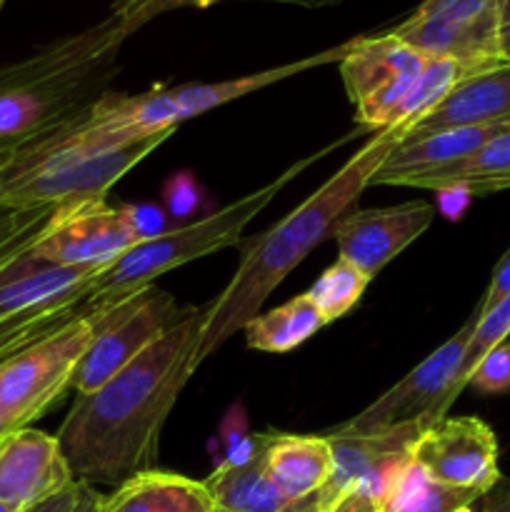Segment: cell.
<instances>
[{"label": "cell", "instance_id": "1", "mask_svg": "<svg viewBox=\"0 0 510 512\" xmlns=\"http://www.w3.org/2000/svg\"><path fill=\"white\" fill-rule=\"evenodd\" d=\"M205 323L208 303L193 305L128 368L95 393L78 395L55 433L75 483L118 488L155 470L165 420L200 365Z\"/></svg>", "mask_w": 510, "mask_h": 512}, {"label": "cell", "instance_id": "2", "mask_svg": "<svg viewBox=\"0 0 510 512\" xmlns=\"http://www.w3.org/2000/svg\"><path fill=\"white\" fill-rule=\"evenodd\" d=\"M403 135V125H390L375 133L293 213L243 243V255L230 283L220 290L218 298L208 300V323L198 353L200 363L260 313L265 298L288 278L295 265L308 258L310 250L333 238L335 225L355 208L363 190L373 183L375 170Z\"/></svg>", "mask_w": 510, "mask_h": 512}, {"label": "cell", "instance_id": "3", "mask_svg": "<svg viewBox=\"0 0 510 512\" xmlns=\"http://www.w3.org/2000/svg\"><path fill=\"white\" fill-rule=\"evenodd\" d=\"M130 28L118 13L0 65V160L98 100Z\"/></svg>", "mask_w": 510, "mask_h": 512}, {"label": "cell", "instance_id": "4", "mask_svg": "<svg viewBox=\"0 0 510 512\" xmlns=\"http://www.w3.org/2000/svg\"><path fill=\"white\" fill-rule=\"evenodd\" d=\"M345 140H340V143H345ZM340 143L328 145V148H323L320 153L298 160V163L290 165L288 170H283L278 178L270 180L268 185L258 188L255 193L238 198L235 203L223 205V208L218 210H210L203 218H195L185 225H175L173 230H168V233L160 235V238L145 240V243H138L135 248H130L123 258L115 260L110 268H105L103 273L95 278L93 290H90L85 305H88L90 310H105L110 308V305L118 303V300H125L128 295L138 293V290L148 288V285H155V278H160V275L168 273V270L180 268V265L190 263V260L203 258V255L218 253V250L230 248V245H238L245 225H248L260 210L268 208L270 200H273L295 175L303 173L308 165H313L315 160L323 158L325 153L338 148Z\"/></svg>", "mask_w": 510, "mask_h": 512}, {"label": "cell", "instance_id": "5", "mask_svg": "<svg viewBox=\"0 0 510 512\" xmlns=\"http://www.w3.org/2000/svg\"><path fill=\"white\" fill-rule=\"evenodd\" d=\"M353 48V40L335 48L323 50V53L308 55V58L293 60V63L278 65V68L260 70V73L240 75V78L218 80V83H185V85H155L138 95H113V113L123 128L138 138H150L160 133H175L180 123L208 110L220 108L230 100L245 98V95L263 90L268 85L280 83V80L295 78L305 70L320 68L328 63H340Z\"/></svg>", "mask_w": 510, "mask_h": 512}, {"label": "cell", "instance_id": "6", "mask_svg": "<svg viewBox=\"0 0 510 512\" xmlns=\"http://www.w3.org/2000/svg\"><path fill=\"white\" fill-rule=\"evenodd\" d=\"M93 338V315L85 308L60 328L33 340L0 363V413L28 428L60 395L73 388L75 370Z\"/></svg>", "mask_w": 510, "mask_h": 512}, {"label": "cell", "instance_id": "7", "mask_svg": "<svg viewBox=\"0 0 510 512\" xmlns=\"http://www.w3.org/2000/svg\"><path fill=\"white\" fill-rule=\"evenodd\" d=\"M190 310L193 305H178L168 290L155 285H148L105 310H90L93 338L75 370V393H95L100 385L108 383L113 375L143 355L150 345L158 343Z\"/></svg>", "mask_w": 510, "mask_h": 512}, {"label": "cell", "instance_id": "8", "mask_svg": "<svg viewBox=\"0 0 510 512\" xmlns=\"http://www.w3.org/2000/svg\"><path fill=\"white\" fill-rule=\"evenodd\" d=\"M478 308L468 320L435 348L423 363L415 365L403 380L385 390L378 400L340 425L345 433H380L403 425H435L448 418L450 405L463 393V363L470 335L478 323Z\"/></svg>", "mask_w": 510, "mask_h": 512}, {"label": "cell", "instance_id": "9", "mask_svg": "<svg viewBox=\"0 0 510 512\" xmlns=\"http://www.w3.org/2000/svg\"><path fill=\"white\" fill-rule=\"evenodd\" d=\"M390 33L428 58L455 60L468 73L503 63L498 0H423Z\"/></svg>", "mask_w": 510, "mask_h": 512}, {"label": "cell", "instance_id": "10", "mask_svg": "<svg viewBox=\"0 0 510 512\" xmlns=\"http://www.w3.org/2000/svg\"><path fill=\"white\" fill-rule=\"evenodd\" d=\"M425 65L428 55L410 48L393 33L353 38V48L340 60V75L360 128L380 133L395 125L400 105L418 83Z\"/></svg>", "mask_w": 510, "mask_h": 512}, {"label": "cell", "instance_id": "11", "mask_svg": "<svg viewBox=\"0 0 510 512\" xmlns=\"http://www.w3.org/2000/svg\"><path fill=\"white\" fill-rule=\"evenodd\" d=\"M425 430L428 425H403L380 433H345L335 428L325 435L333 450V475L320 490V508L328 510L353 490L383 505L405 468L413 465V450Z\"/></svg>", "mask_w": 510, "mask_h": 512}, {"label": "cell", "instance_id": "12", "mask_svg": "<svg viewBox=\"0 0 510 512\" xmlns=\"http://www.w3.org/2000/svg\"><path fill=\"white\" fill-rule=\"evenodd\" d=\"M138 240L130 233L120 205L105 198L60 205L50 228L30 248L35 258L65 268L105 270L123 258Z\"/></svg>", "mask_w": 510, "mask_h": 512}, {"label": "cell", "instance_id": "13", "mask_svg": "<svg viewBox=\"0 0 510 512\" xmlns=\"http://www.w3.org/2000/svg\"><path fill=\"white\" fill-rule=\"evenodd\" d=\"M415 465L435 483L488 495L503 480L498 468V440L480 418H443L420 435Z\"/></svg>", "mask_w": 510, "mask_h": 512}, {"label": "cell", "instance_id": "14", "mask_svg": "<svg viewBox=\"0 0 510 512\" xmlns=\"http://www.w3.org/2000/svg\"><path fill=\"white\" fill-rule=\"evenodd\" d=\"M170 135L173 133L153 135V138L138 140V143L123 145V148L88 155V158L60 165V168L35 175L18 185H10V188L0 190V205L38 208V205H73L105 198V193L130 168L148 158Z\"/></svg>", "mask_w": 510, "mask_h": 512}, {"label": "cell", "instance_id": "15", "mask_svg": "<svg viewBox=\"0 0 510 512\" xmlns=\"http://www.w3.org/2000/svg\"><path fill=\"white\" fill-rule=\"evenodd\" d=\"M435 220V205L425 200L393 208L350 210L333 230L340 258L363 270L370 280L420 238Z\"/></svg>", "mask_w": 510, "mask_h": 512}, {"label": "cell", "instance_id": "16", "mask_svg": "<svg viewBox=\"0 0 510 512\" xmlns=\"http://www.w3.org/2000/svg\"><path fill=\"white\" fill-rule=\"evenodd\" d=\"M75 483L55 435L35 428L10 430L0 438V505L20 512Z\"/></svg>", "mask_w": 510, "mask_h": 512}, {"label": "cell", "instance_id": "17", "mask_svg": "<svg viewBox=\"0 0 510 512\" xmlns=\"http://www.w3.org/2000/svg\"><path fill=\"white\" fill-rule=\"evenodd\" d=\"M98 268H65L23 253L0 268V320L45 310L80 308L93 290Z\"/></svg>", "mask_w": 510, "mask_h": 512}, {"label": "cell", "instance_id": "18", "mask_svg": "<svg viewBox=\"0 0 510 512\" xmlns=\"http://www.w3.org/2000/svg\"><path fill=\"white\" fill-rule=\"evenodd\" d=\"M213 505L225 512H323L320 495L290 500L265 470V435H250L203 480Z\"/></svg>", "mask_w": 510, "mask_h": 512}, {"label": "cell", "instance_id": "19", "mask_svg": "<svg viewBox=\"0 0 510 512\" xmlns=\"http://www.w3.org/2000/svg\"><path fill=\"white\" fill-rule=\"evenodd\" d=\"M508 128L510 120H503V123L465 125V128L435 130V133L418 135V138H403L375 170L370 185H405V188H410L415 178L470 158L490 138Z\"/></svg>", "mask_w": 510, "mask_h": 512}, {"label": "cell", "instance_id": "20", "mask_svg": "<svg viewBox=\"0 0 510 512\" xmlns=\"http://www.w3.org/2000/svg\"><path fill=\"white\" fill-rule=\"evenodd\" d=\"M503 120H510V63L465 75L433 110L410 125L403 138H418L445 128L503 123Z\"/></svg>", "mask_w": 510, "mask_h": 512}, {"label": "cell", "instance_id": "21", "mask_svg": "<svg viewBox=\"0 0 510 512\" xmlns=\"http://www.w3.org/2000/svg\"><path fill=\"white\" fill-rule=\"evenodd\" d=\"M265 470L285 498H315L333 475V450L325 435L265 433Z\"/></svg>", "mask_w": 510, "mask_h": 512}, {"label": "cell", "instance_id": "22", "mask_svg": "<svg viewBox=\"0 0 510 512\" xmlns=\"http://www.w3.org/2000/svg\"><path fill=\"white\" fill-rule=\"evenodd\" d=\"M95 512H215V505L205 483L155 468L100 495Z\"/></svg>", "mask_w": 510, "mask_h": 512}, {"label": "cell", "instance_id": "23", "mask_svg": "<svg viewBox=\"0 0 510 512\" xmlns=\"http://www.w3.org/2000/svg\"><path fill=\"white\" fill-rule=\"evenodd\" d=\"M420 190H448L463 188L470 195H490L510 188V128L490 138L478 153L460 163L425 173L410 183Z\"/></svg>", "mask_w": 510, "mask_h": 512}, {"label": "cell", "instance_id": "24", "mask_svg": "<svg viewBox=\"0 0 510 512\" xmlns=\"http://www.w3.org/2000/svg\"><path fill=\"white\" fill-rule=\"evenodd\" d=\"M325 328L323 315L308 295L288 300L270 313H258L245 325V343L263 353H290Z\"/></svg>", "mask_w": 510, "mask_h": 512}, {"label": "cell", "instance_id": "25", "mask_svg": "<svg viewBox=\"0 0 510 512\" xmlns=\"http://www.w3.org/2000/svg\"><path fill=\"white\" fill-rule=\"evenodd\" d=\"M478 500V493L435 483L413 460V465H408L398 478L388 500L380 505V512H455L465 505H475Z\"/></svg>", "mask_w": 510, "mask_h": 512}, {"label": "cell", "instance_id": "26", "mask_svg": "<svg viewBox=\"0 0 510 512\" xmlns=\"http://www.w3.org/2000/svg\"><path fill=\"white\" fill-rule=\"evenodd\" d=\"M370 278L358 270L355 265H350L348 260L338 258L313 285L305 295L313 300V305L318 308V313L323 315L325 325L333 323V320L343 318L345 313L355 308L363 298L365 288H368Z\"/></svg>", "mask_w": 510, "mask_h": 512}, {"label": "cell", "instance_id": "27", "mask_svg": "<svg viewBox=\"0 0 510 512\" xmlns=\"http://www.w3.org/2000/svg\"><path fill=\"white\" fill-rule=\"evenodd\" d=\"M470 75L468 70L460 63L450 58H428V65L420 73L418 83L413 85L410 95L405 98V103L400 105L398 118H395V125H403L405 133H408L410 125L418 118H423L428 110H433L460 80Z\"/></svg>", "mask_w": 510, "mask_h": 512}, {"label": "cell", "instance_id": "28", "mask_svg": "<svg viewBox=\"0 0 510 512\" xmlns=\"http://www.w3.org/2000/svg\"><path fill=\"white\" fill-rule=\"evenodd\" d=\"M58 210L60 205H38V208L0 205V268L28 253L40 235L50 228Z\"/></svg>", "mask_w": 510, "mask_h": 512}, {"label": "cell", "instance_id": "29", "mask_svg": "<svg viewBox=\"0 0 510 512\" xmlns=\"http://www.w3.org/2000/svg\"><path fill=\"white\" fill-rule=\"evenodd\" d=\"M80 310H83V305L70 310H45V313L15 315V318L0 320V363L28 343H33V340L53 333L55 328H60L65 320L78 315Z\"/></svg>", "mask_w": 510, "mask_h": 512}, {"label": "cell", "instance_id": "30", "mask_svg": "<svg viewBox=\"0 0 510 512\" xmlns=\"http://www.w3.org/2000/svg\"><path fill=\"white\" fill-rule=\"evenodd\" d=\"M508 338H510V293L505 295L500 303H495L493 308L478 315V323H475L473 335H470L468 350H465L463 378H460L463 388H468V378L470 373H473L475 365H478V360L483 358L488 350H493L495 345L505 343Z\"/></svg>", "mask_w": 510, "mask_h": 512}, {"label": "cell", "instance_id": "31", "mask_svg": "<svg viewBox=\"0 0 510 512\" xmlns=\"http://www.w3.org/2000/svg\"><path fill=\"white\" fill-rule=\"evenodd\" d=\"M165 213L170 215L175 225H185L190 220H195L193 215L208 205V195H205L203 185L198 183L193 173L188 170H180L168 178V183L163 185V203Z\"/></svg>", "mask_w": 510, "mask_h": 512}, {"label": "cell", "instance_id": "32", "mask_svg": "<svg viewBox=\"0 0 510 512\" xmlns=\"http://www.w3.org/2000/svg\"><path fill=\"white\" fill-rule=\"evenodd\" d=\"M470 388L485 395H503L510 390V338L495 345L478 360L468 378Z\"/></svg>", "mask_w": 510, "mask_h": 512}, {"label": "cell", "instance_id": "33", "mask_svg": "<svg viewBox=\"0 0 510 512\" xmlns=\"http://www.w3.org/2000/svg\"><path fill=\"white\" fill-rule=\"evenodd\" d=\"M120 210H123L125 223H128L130 233L135 235L138 243L160 238V235H165L168 230L175 228L170 215L165 213L163 205L158 203H128L120 205Z\"/></svg>", "mask_w": 510, "mask_h": 512}, {"label": "cell", "instance_id": "34", "mask_svg": "<svg viewBox=\"0 0 510 512\" xmlns=\"http://www.w3.org/2000/svg\"><path fill=\"white\" fill-rule=\"evenodd\" d=\"M215 3H223V0H145L143 5H138L130 13L120 15L125 20V25L130 28V33L143 28L145 23H150L158 15L168 13V10H178V8H210Z\"/></svg>", "mask_w": 510, "mask_h": 512}, {"label": "cell", "instance_id": "35", "mask_svg": "<svg viewBox=\"0 0 510 512\" xmlns=\"http://www.w3.org/2000/svg\"><path fill=\"white\" fill-rule=\"evenodd\" d=\"M508 293H510V248L505 250V255L500 258V263L495 265L493 278H490V285H488V290H485L483 300L478 303V310L480 313H485V310L493 308L495 303H500V300H503Z\"/></svg>", "mask_w": 510, "mask_h": 512}, {"label": "cell", "instance_id": "36", "mask_svg": "<svg viewBox=\"0 0 510 512\" xmlns=\"http://www.w3.org/2000/svg\"><path fill=\"white\" fill-rule=\"evenodd\" d=\"M80 493H83V483H73L68 490H63V493L53 495V498L43 500V503L20 512H73V508L80 500Z\"/></svg>", "mask_w": 510, "mask_h": 512}, {"label": "cell", "instance_id": "37", "mask_svg": "<svg viewBox=\"0 0 510 512\" xmlns=\"http://www.w3.org/2000/svg\"><path fill=\"white\" fill-rule=\"evenodd\" d=\"M323 512H380V503L375 498H370V495L353 490V493H345L343 498L335 500V503Z\"/></svg>", "mask_w": 510, "mask_h": 512}, {"label": "cell", "instance_id": "38", "mask_svg": "<svg viewBox=\"0 0 510 512\" xmlns=\"http://www.w3.org/2000/svg\"><path fill=\"white\" fill-rule=\"evenodd\" d=\"M438 195H440V210H443L450 220H458L460 215L465 213V208L470 205V198H473V195L463 188L438 190Z\"/></svg>", "mask_w": 510, "mask_h": 512}, {"label": "cell", "instance_id": "39", "mask_svg": "<svg viewBox=\"0 0 510 512\" xmlns=\"http://www.w3.org/2000/svg\"><path fill=\"white\" fill-rule=\"evenodd\" d=\"M480 500H483V508H480V512H510V480L508 483L500 480V483Z\"/></svg>", "mask_w": 510, "mask_h": 512}, {"label": "cell", "instance_id": "40", "mask_svg": "<svg viewBox=\"0 0 510 512\" xmlns=\"http://www.w3.org/2000/svg\"><path fill=\"white\" fill-rule=\"evenodd\" d=\"M98 503H100V495L95 493V488H90V485L83 483V493H80V500L73 508V512H95L98 510Z\"/></svg>", "mask_w": 510, "mask_h": 512}, {"label": "cell", "instance_id": "41", "mask_svg": "<svg viewBox=\"0 0 510 512\" xmlns=\"http://www.w3.org/2000/svg\"><path fill=\"white\" fill-rule=\"evenodd\" d=\"M268 3H283V5H300V8H328V5L343 3V0H268Z\"/></svg>", "mask_w": 510, "mask_h": 512}, {"label": "cell", "instance_id": "42", "mask_svg": "<svg viewBox=\"0 0 510 512\" xmlns=\"http://www.w3.org/2000/svg\"><path fill=\"white\" fill-rule=\"evenodd\" d=\"M500 58L503 63H510V28L500 33Z\"/></svg>", "mask_w": 510, "mask_h": 512}, {"label": "cell", "instance_id": "43", "mask_svg": "<svg viewBox=\"0 0 510 512\" xmlns=\"http://www.w3.org/2000/svg\"><path fill=\"white\" fill-rule=\"evenodd\" d=\"M498 8H500V25L503 30L510 28V0H498Z\"/></svg>", "mask_w": 510, "mask_h": 512}, {"label": "cell", "instance_id": "44", "mask_svg": "<svg viewBox=\"0 0 510 512\" xmlns=\"http://www.w3.org/2000/svg\"><path fill=\"white\" fill-rule=\"evenodd\" d=\"M10 430H18V428H15V425H13V423H10V420H8V418H5V415H3V413H0V438H3V435H8V433H10Z\"/></svg>", "mask_w": 510, "mask_h": 512}, {"label": "cell", "instance_id": "45", "mask_svg": "<svg viewBox=\"0 0 510 512\" xmlns=\"http://www.w3.org/2000/svg\"><path fill=\"white\" fill-rule=\"evenodd\" d=\"M455 512H475V510H473V505H465V508H458Z\"/></svg>", "mask_w": 510, "mask_h": 512}, {"label": "cell", "instance_id": "46", "mask_svg": "<svg viewBox=\"0 0 510 512\" xmlns=\"http://www.w3.org/2000/svg\"><path fill=\"white\" fill-rule=\"evenodd\" d=\"M0 512H15V510H10V508H5V505H0Z\"/></svg>", "mask_w": 510, "mask_h": 512}, {"label": "cell", "instance_id": "47", "mask_svg": "<svg viewBox=\"0 0 510 512\" xmlns=\"http://www.w3.org/2000/svg\"><path fill=\"white\" fill-rule=\"evenodd\" d=\"M3 5H5V0H0V10H3Z\"/></svg>", "mask_w": 510, "mask_h": 512}, {"label": "cell", "instance_id": "48", "mask_svg": "<svg viewBox=\"0 0 510 512\" xmlns=\"http://www.w3.org/2000/svg\"><path fill=\"white\" fill-rule=\"evenodd\" d=\"M215 512H225V510H218V508H215Z\"/></svg>", "mask_w": 510, "mask_h": 512}, {"label": "cell", "instance_id": "49", "mask_svg": "<svg viewBox=\"0 0 510 512\" xmlns=\"http://www.w3.org/2000/svg\"><path fill=\"white\" fill-rule=\"evenodd\" d=\"M0 165H3V160H0Z\"/></svg>", "mask_w": 510, "mask_h": 512}]
</instances>
